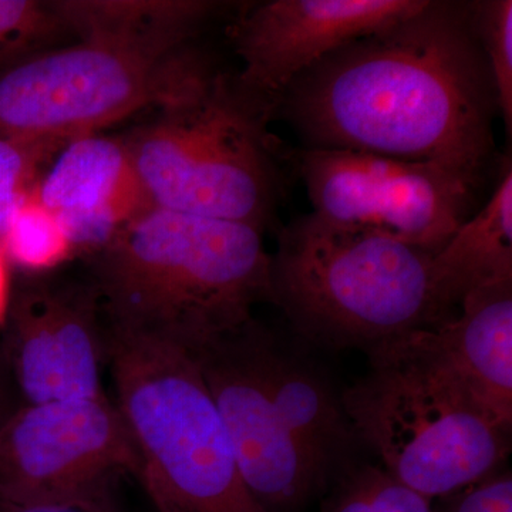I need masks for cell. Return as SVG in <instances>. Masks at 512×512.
Returning a JSON list of instances; mask_svg holds the SVG:
<instances>
[{"mask_svg":"<svg viewBox=\"0 0 512 512\" xmlns=\"http://www.w3.org/2000/svg\"><path fill=\"white\" fill-rule=\"evenodd\" d=\"M278 114L303 148L433 161L485 180L498 106L471 2L426 0L329 53L288 87Z\"/></svg>","mask_w":512,"mask_h":512,"instance_id":"1","label":"cell"},{"mask_svg":"<svg viewBox=\"0 0 512 512\" xmlns=\"http://www.w3.org/2000/svg\"><path fill=\"white\" fill-rule=\"evenodd\" d=\"M191 356L265 512L305 511L357 460L342 393L302 346L254 319Z\"/></svg>","mask_w":512,"mask_h":512,"instance_id":"2","label":"cell"},{"mask_svg":"<svg viewBox=\"0 0 512 512\" xmlns=\"http://www.w3.org/2000/svg\"><path fill=\"white\" fill-rule=\"evenodd\" d=\"M261 228L151 207L97 255L96 289L111 328L195 353L272 302Z\"/></svg>","mask_w":512,"mask_h":512,"instance_id":"3","label":"cell"},{"mask_svg":"<svg viewBox=\"0 0 512 512\" xmlns=\"http://www.w3.org/2000/svg\"><path fill=\"white\" fill-rule=\"evenodd\" d=\"M433 256L312 211L278 234L271 255V303L306 345L367 353L456 318L434 292Z\"/></svg>","mask_w":512,"mask_h":512,"instance_id":"4","label":"cell"},{"mask_svg":"<svg viewBox=\"0 0 512 512\" xmlns=\"http://www.w3.org/2000/svg\"><path fill=\"white\" fill-rule=\"evenodd\" d=\"M366 355L367 372L342 393V402L377 466L431 501L504 466L510 431L484 416L434 355L424 330Z\"/></svg>","mask_w":512,"mask_h":512,"instance_id":"5","label":"cell"},{"mask_svg":"<svg viewBox=\"0 0 512 512\" xmlns=\"http://www.w3.org/2000/svg\"><path fill=\"white\" fill-rule=\"evenodd\" d=\"M274 114L214 63L126 138L151 205L265 231L279 198Z\"/></svg>","mask_w":512,"mask_h":512,"instance_id":"6","label":"cell"},{"mask_svg":"<svg viewBox=\"0 0 512 512\" xmlns=\"http://www.w3.org/2000/svg\"><path fill=\"white\" fill-rule=\"evenodd\" d=\"M106 355L138 476L158 512H265L249 493L190 353L110 326Z\"/></svg>","mask_w":512,"mask_h":512,"instance_id":"7","label":"cell"},{"mask_svg":"<svg viewBox=\"0 0 512 512\" xmlns=\"http://www.w3.org/2000/svg\"><path fill=\"white\" fill-rule=\"evenodd\" d=\"M210 59L124 37L79 36L0 72V138L62 147L177 97Z\"/></svg>","mask_w":512,"mask_h":512,"instance_id":"8","label":"cell"},{"mask_svg":"<svg viewBox=\"0 0 512 512\" xmlns=\"http://www.w3.org/2000/svg\"><path fill=\"white\" fill-rule=\"evenodd\" d=\"M288 158L320 217L433 254L481 207L484 178L433 161L303 147Z\"/></svg>","mask_w":512,"mask_h":512,"instance_id":"9","label":"cell"},{"mask_svg":"<svg viewBox=\"0 0 512 512\" xmlns=\"http://www.w3.org/2000/svg\"><path fill=\"white\" fill-rule=\"evenodd\" d=\"M137 474L133 437L106 396L26 404L0 424V505L116 512L113 485Z\"/></svg>","mask_w":512,"mask_h":512,"instance_id":"10","label":"cell"},{"mask_svg":"<svg viewBox=\"0 0 512 512\" xmlns=\"http://www.w3.org/2000/svg\"><path fill=\"white\" fill-rule=\"evenodd\" d=\"M426 0H268L238 16L232 43L239 86L276 116L301 74L329 53L423 8Z\"/></svg>","mask_w":512,"mask_h":512,"instance_id":"11","label":"cell"},{"mask_svg":"<svg viewBox=\"0 0 512 512\" xmlns=\"http://www.w3.org/2000/svg\"><path fill=\"white\" fill-rule=\"evenodd\" d=\"M96 289L36 284L9 306L8 356L26 404L103 396Z\"/></svg>","mask_w":512,"mask_h":512,"instance_id":"12","label":"cell"},{"mask_svg":"<svg viewBox=\"0 0 512 512\" xmlns=\"http://www.w3.org/2000/svg\"><path fill=\"white\" fill-rule=\"evenodd\" d=\"M32 194L62 222L74 252L99 254L150 198L127 140L92 134L64 144Z\"/></svg>","mask_w":512,"mask_h":512,"instance_id":"13","label":"cell"},{"mask_svg":"<svg viewBox=\"0 0 512 512\" xmlns=\"http://www.w3.org/2000/svg\"><path fill=\"white\" fill-rule=\"evenodd\" d=\"M424 338L484 416L511 433L512 281L471 292L456 318Z\"/></svg>","mask_w":512,"mask_h":512,"instance_id":"14","label":"cell"},{"mask_svg":"<svg viewBox=\"0 0 512 512\" xmlns=\"http://www.w3.org/2000/svg\"><path fill=\"white\" fill-rule=\"evenodd\" d=\"M512 281V167L505 160L490 197L451 235L431 262V282L444 311L457 316L478 289Z\"/></svg>","mask_w":512,"mask_h":512,"instance_id":"15","label":"cell"},{"mask_svg":"<svg viewBox=\"0 0 512 512\" xmlns=\"http://www.w3.org/2000/svg\"><path fill=\"white\" fill-rule=\"evenodd\" d=\"M67 30L103 33L164 50L191 46L217 3L207 0H57Z\"/></svg>","mask_w":512,"mask_h":512,"instance_id":"16","label":"cell"},{"mask_svg":"<svg viewBox=\"0 0 512 512\" xmlns=\"http://www.w3.org/2000/svg\"><path fill=\"white\" fill-rule=\"evenodd\" d=\"M433 503L377 464L356 460L329 485L320 512H434Z\"/></svg>","mask_w":512,"mask_h":512,"instance_id":"17","label":"cell"},{"mask_svg":"<svg viewBox=\"0 0 512 512\" xmlns=\"http://www.w3.org/2000/svg\"><path fill=\"white\" fill-rule=\"evenodd\" d=\"M0 247L8 261L32 272L49 271L74 254L62 222L32 191L10 215Z\"/></svg>","mask_w":512,"mask_h":512,"instance_id":"18","label":"cell"},{"mask_svg":"<svg viewBox=\"0 0 512 512\" xmlns=\"http://www.w3.org/2000/svg\"><path fill=\"white\" fill-rule=\"evenodd\" d=\"M474 26L483 49L491 82H493L498 114L503 117L505 131H512V2L511 0H478L471 2Z\"/></svg>","mask_w":512,"mask_h":512,"instance_id":"19","label":"cell"},{"mask_svg":"<svg viewBox=\"0 0 512 512\" xmlns=\"http://www.w3.org/2000/svg\"><path fill=\"white\" fill-rule=\"evenodd\" d=\"M64 30L53 2L0 0V67L42 52Z\"/></svg>","mask_w":512,"mask_h":512,"instance_id":"20","label":"cell"},{"mask_svg":"<svg viewBox=\"0 0 512 512\" xmlns=\"http://www.w3.org/2000/svg\"><path fill=\"white\" fill-rule=\"evenodd\" d=\"M59 148L0 138V239L10 215L32 191L47 157Z\"/></svg>","mask_w":512,"mask_h":512,"instance_id":"21","label":"cell"},{"mask_svg":"<svg viewBox=\"0 0 512 512\" xmlns=\"http://www.w3.org/2000/svg\"><path fill=\"white\" fill-rule=\"evenodd\" d=\"M434 512H512V474L507 466L440 498Z\"/></svg>","mask_w":512,"mask_h":512,"instance_id":"22","label":"cell"},{"mask_svg":"<svg viewBox=\"0 0 512 512\" xmlns=\"http://www.w3.org/2000/svg\"><path fill=\"white\" fill-rule=\"evenodd\" d=\"M0 512H99L73 504L0 505Z\"/></svg>","mask_w":512,"mask_h":512,"instance_id":"23","label":"cell"},{"mask_svg":"<svg viewBox=\"0 0 512 512\" xmlns=\"http://www.w3.org/2000/svg\"><path fill=\"white\" fill-rule=\"evenodd\" d=\"M9 266L5 251L0 247V326L5 325L10 306Z\"/></svg>","mask_w":512,"mask_h":512,"instance_id":"24","label":"cell"},{"mask_svg":"<svg viewBox=\"0 0 512 512\" xmlns=\"http://www.w3.org/2000/svg\"><path fill=\"white\" fill-rule=\"evenodd\" d=\"M5 419L6 417H2V403H0V424H2Z\"/></svg>","mask_w":512,"mask_h":512,"instance_id":"25","label":"cell"}]
</instances>
